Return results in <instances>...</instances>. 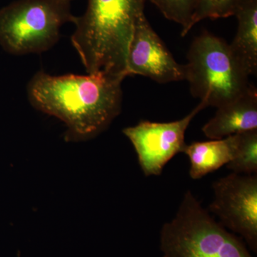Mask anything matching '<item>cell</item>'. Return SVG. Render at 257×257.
Here are the masks:
<instances>
[{
  "label": "cell",
  "instance_id": "6",
  "mask_svg": "<svg viewBox=\"0 0 257 257\" xmlns=\"http://www.w3.org/2000/svg\"><path fill=\"white\" fill-rule=\"evenodd\" d=\"M214 199L208 211L220 224L239 234L257 252V175L231 173L215 181Z\"/></svg>",
  "mask_w": 257,
  "mask_h": 257
},
{
  "label": "cell",
  "instance_id": "1",
  "mask_svg": "<svg viewBox=\"0 0 257 257\" xmlns=\"http://www.w3.org/2000/svg\"><path fill=\"white\" fill-rule=\"evenodd\" d=\"M121 76L99 72L55 76L40 70L27 87L30 104L67 126V141H87L100 135L119 114Z\"/></svg>",
  "mask_w": 257,
  "mask_h": 257
},
{
  "label": "cell",
  "instance_id": "8",
  "mask_svg": "<svg viewBox=\"0 0 257 257\" xmlns=\"http://www.w3.org/2000/svg\"><path fill=\"white\" fill-rule=\"evenodd\" d=\"M126 74L160 83L185 80V64L174 58L144 14L135 26L126 57Z\"/></svg>",
  "mask_w": 257,
  "mask_h": 257
},
{
  "label": "cell",
  "instance_id": "10",
  "mask_svg": "<svg viewBox=\"0 0 257 257\" xmlns=\"http://www.w3.org/2000/svg\"><path fill=\"white\" fill-rule=\"evenodd\" d=\"M237 145V135L221 140L196 142L186 145L183 153L190 161L189 175L192 179L204 176L227 165L233 160Z\"/></svg>",
  "mask_w": 257,
  "mask_h": 257
},
{
  "label": "cell",
  "instance_id": "12",
  "mask_svg": "<svg viewBox=\"0 0 257 257\" xmlns=\"http://www.w3.org/2000/svg\"><path fill=\"white\" fill-rule=\"evenodd\" d=\"M237 145L233 160L226 167L239 175L257 174V128L236 134Z\"/></svg>",
  "mask_w": 257,
  "mask_h": 257
},
{
  "label": "cell",
  "instance_id": "13",
  "mask_svg": "<svg viewBox=\"0 0 257 257\" xmlns=\"http://www.w3.org/2000/svg\"><path fill=\"white\" fill-rule=\"evenodd\" d=\"M246 0H196L191 28L205 19L234 16Z\"/></svg>",
  "mask_w": 257,
  "mask_h": 257
},
{
  "label": "cell",
  "instance_id": "11",
  "mask_svg": "<svg viewBox=\"0 0 257 257\" xmlns=\"http://www.w3.org/2000/svg\"><path fill=\"white\" fill-rule=\"evenodd\" d=\"M238 28L229 47L248 75L257 72V0H246L236 12Z\"/></svg>",
  "mask_w": 257,
  "mask_h": 257
},
{
  "label": "cell",
  "instance_id": "3",
  "mask_svg": "<svg viewBox=\"0 0 257 257\" xmlns=\"http://www.w3.org/2000/svg\"><path fill=\"white\" fill-rule=\"evenodd\" d=\"M162 257H253L235 235L204 209L190 190L160 233Z\"/></svg>",
  "mask_w": 257,
  "mask_h": 257
},
{
  "label": "cell",
  "instance_id": "4",
  "mask_svg": "<svg viewBox=\"0 0 257 257\" xmlns=\"http://www.w3.org/2000/svg\"><path fill=\"white\" fill-rule=\"evenodd\" d=\"M186 79L194 97L218 108L251 85L249 75L234 58L229 45L205 32L196 37L187 54Z\"/></svg>",
  "mask_w": 257,
  "mask_h": 257
},
{
  "label": "cell",
  "instance_id": "15",
  "mask_svg": "<svg viewBox=\"0 0 257 257\" xmlns=\"http://www.w3.org/2000/svg\"><path fill=\"white\" fill-rule=\"evenodd\" d=\"M70 1H73V0H70Z\"/></svg>",
  "mask_w": 257,
  "mask_h": 257
},
{
  "label": "cell",
  "instance_id": "9",
  "mask_svg": "<svg viewBox=\"0 0 257 257\" xmlns=\"http://www.w3.org/2000/svg\"><path fill=\"white\" fill-rule=\"evenodd\" d=\"M257 128V91L249 87L233 100L217 108L202 132L210 140H221Z\"/></svg>",
  "mask_w": 257,
  "mask_h": 257
},
{
  "label": "cell",
  "instance_id": "14",
  "mask_svg": "<svg viewBox=\"0 0 257 257\" xmlns=\"http://www.w3.org/2000/svg\"><path fill=\"white\" fill-rule=\"evenodd\" d=\"M160 10L167 20L182 26V36H185L192 30V16L196 0H150Z\"/></svg>",
  "mask_w": 257,
  "mask_h": 257
},
{
  "label": "cell",
  "instance_id": "5",
  "mask_svg": "<svg viewBox=\"0 0 257 257\" xmlns=\"http://www.w3.org/2000/svg\"><path fill=\"white\" fill-rule=\"evenodd\" d=\"M70 0H16L0 10V45L10 55L46 52L73 23Z\"/></svg>",
  "mask_w": 257,
  "mask_h": 257
},
{
  "label": "cell",
  "instance_id": "2",
  "mask_svg": "<svg viewBox=\"0 0 257 257\" xmlns=\"http://www.w3.org/2000/svg\"><path fill=\"white\" fill-rule=\"evenodd\" d=\"M146 0H87L85 12L74 18L72 45L87 74L126 78V57Z\"/></svg>",
  "mask_w": 257,
  "mask_h": 257
},
{
  "label": "cell",
  "instance_id": "7",
  "mask_svg": "<svg viewBox=\"0 0 257 257\" xmlns=\"http://www.w3.org/2000/svg\"><path fill=\"white\" fill-rule=\"evenodd\" d=\"M204 101L182 119L171 122L141 121L123 130L135 147L139 163L146 177L159 176L176 155L184 152L185 133L194 116L207 107Z\"/></svg>",
  "mask_w": 257,
  "mask_h": 257
}]
</instances>
